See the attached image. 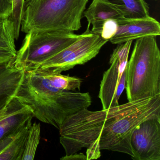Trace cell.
I'll list each match as a JSON object with an SVG mask.
<instances>
[{"label": "cell", "mask_w": 160, "mask_h": 160, "mask_svg": "<svg viewBox=\"0 0 160 160\" xmlns=\"http://www.w3.org/2000/svg\"><path fill=\"white\" fill-rule=\"evenodd\" d=\"M33 117L32 110L27 107L20 112L0 120V140L17 133L25 125L31 122Z\"/></svg>", "instance_id": "4fadbf2b"}, {"label": "cell", "mask_w": 160, "mask_h": 160, "mask_svg": "<svg viewBox=\"0 0 160 160\" xmlns=\"http://www.w3.org/2000/svg\"><path fill=\"white\" fill-rule=\"evenodd\" d=\"M81 34L58 31L30 32L13 61L25 72L39 69L48 59L79 39Z\"/></svg>", "instance_id": "5b68a950"}, {"label": "cell", "mask_w": 160, "mask_h": 160, "mask_svg": "<svg viewBox=\"0 0 160 160\" xmlns=\"http://www.w3.org/2000/svg\"><path fill=\"white\" fill-rule=\"evenodd\" d=\"M83 17L88 20L87 29H90L91 25L93 33L100 35L104 22L108 19L119 20L125 17V14L118 6L107 0H92L89 8L84 11Z\"/></svg>", "instance_id": "30bf717a"}, {"label": "cell", "mask_w": 160, "mask_h": 160, "mask_svg": "<svg viewBox=\"0 0 160 160\" xmlns=\"http://www.w3.org/2000/svg\"><path fill=\"white\" fill-rule=\"evenodd\" d=\"M13 11V0H0V19L10 18Z\"/></svg>", "instance_id": "44dd1931"}, {"label": "cell", "mask_w": 160, "mask_h": 160, "mask_svg": "<svg viewBox=\"0 0 160 160\" xmlns=\"http://www.w3.org/2000/svg\"><path fill=\"white\" fill-rule=\"evenodd\" d=\"M60 159L61 160H87V156L81 152L78 153V152H76L68 156L65 155L62 157Z\"/></svg>", "instance_id": "cb8c5ba5"}, {"label": "cell", "mask_w": 160, "mask_h": 160, "mask_svg": "<svg viewBox=\"0 0 160 160\" xmlns=\"http://www.w3.org/2000/svg\"><path fill=\"white\" fill-rule=\"evenodd\" d=\"M27 107L28 106L23 104L17 98L15 97L7 107L0 111V120L6 117L20 112Z\"/></svg>", "instance_id": "d6986e66"}, {"label": "cell", "mask_w": 160, "mask_h": 160, "mask_svg": "<svg viewBox=\"0 0 160 160\" xmlns=\"http://www.w3.org/2000/svg\"><path fill=\"white\" fill-rule=\"evenodd\" d=\"M41 127L40 123L32 124L28 132L24 153L21 160H32L35 157L36 150L41 139Z\"/></svg>", "instance_id": "e0dca14e"}, {"label": "cell", "mask_w": 160, "mask_h": 160, "mask_svg": "<svg viewBox=\"0 0 160 160\" xmlns=\"http://www.w3.org/2000/svg\"><path fill=\"white\" fill-rule=\"evenodd\" d=\"M31 125V122L18 132L11 143L0 153V160H21L28 132Z\"/></svg>", "instance_id": "5bb4252c"}, {"label": "cell", "mask_w": 160, "mask_h": 160, "mask_svg": "<svg viewBox=\"0 0 160 160\" xmlns=\"http://www.w3.org/2000/svg\"><path fill=\"white\" fill-rule=\"evenodd\" d=\"M128 62V60H113L109 62V69L103 74L98 95L102 109L119 105L120 97L126 87Z\"/></svg>", "instance_id": "ba28073f"}, {"label": "cell", "mask_w": 160, "mask_h": 160, "mask_svg": "<svg viewBox=\"0 0 160 160\" xmlns=\"http://www.w3.org/2000/svg\"><path fill=\"white\" fill-rule=\"evenodd\" d=\"M15 31L10 18L0 19V65L14 60L17 51Z\"/></svg>", "instance_id": "7c38bea8"}, {"label": "cell", "mask_w": 160, "mask_h": 160, "mask_svg": "<svg viewBox=\"0 0 160 160\" xmlns=\"http://www.w3.org/2000/svg\"><path fill=\"white\" fill-rule=\"evenodd\" d=\"M15 97L32 109L33 117L58 130L68 117L88 108L92 103L88 92L62 91L53 87L40 68L25 72Z\"/></svg>", "instance_id": "7a4b0ae2"}, {"label": "cell", "mask_w": 160, "mask_h": 160, "mask_svg": "<svg viewBox=\"0 0 160 160\" xmlns=\"http://www.w3.org/2000/svg\"><path fill=\"white\" fill-rule=\"evenodd\" d=\"M131 144L134 160H160V118L144 121L134 130Z\"/></svg>", "instance_id": "52a82bcc"}, {"label": "cell", "mask_w": 160, "mask_h": 160, "mask_svg": "<svg viewBox=\"0 0 160 160\" xmlns=\"http://www.w3.org/2000/svg\"><path fill=\"white\" fill-rule=\"evenodd\" d=\"M13 61L0 65V111L15 97L25 75Z\"/></svg>", "instance_id": "8fae6325"}, {"label": "cell", "mask_w": 160, "mask_h": 160, "mask_svg": "<svg viewBox=\"0 0 160 160\" xmlns=\"http://www.w3.org/2000/svg\"><path fill=\"white\" fill-rule=\"evenodd\" d=\"M13 11L10 19L14 26L16 39L18 40L21 29V22L24 14L27 0H13Z\"/></svg>", "instance_id": "ac0fdd59"}, {"label": "cell", "mask_w": 160, "mask_h": 160, "mask_svg": "<svg viewBox=\"0 0 160 160\" xmlns=\"http://www.w3.org/2000/svg\"><path fill=\"white\" fill-rule=\"evenodd\" d=\"M155 1H157V0H155Z\"/></svg>", "instance_id": "d4e9b609"}, {"label": "cell", "mask_w": 160, "mask_h": 160, "mask_svg": "<svg viewBox=\"0 0 160 160\" xmlns=\"http://www.w3.org/2000/svg\"><path fill=\"white\" fill-rule=\"evenodd\" d=\"M87 148L88 149L86 152L87 160L97 159L101 157V149L98 141H94Z\"/></svg>", "instance_id": "7402d4cb"}, {"label": "cell", "mask_w": 160, "mask_h": 160, "mask_svg": "<svg viewBox=\"0 0 160 160\" xmlns=\"http://www.w3.org/2000/svg\"><path fill=\"white\" fill-rule=\"evenodd\" d=\"M18 132L14 134L2 138L1 140H0V153L11 143V141L16 136Z\"/></svg>", "instance_id": "603a6c76"}, {"label": "cell", "mask_w": 160, "mask_h": 160, "mask_svg": "<svg viewBox=\"0 0 160 160\" xmlns=\"http://www.w3.org/2000/svg\"><path fill=\"white\" fill-rule=\"evenodd\" d=\"M108 42L99 34L87 29L79 39L48 59L40 68L61 73L95 58Z\"/></svg>", "instance_id": "8992f818"}, {"label": "cell", "mask_w": 160, "mask_h": 160, "mask_svg": "<svg viewBox=\"0 0 160 160\" xmlns=\"http://www.w3.org/2000/svg\"><path fill=\"white\" fill-rule=\"evenodd\" d=\"M47 78L54 88L62 91H71L80 89L81 80L77 78L63 75L43 69Z\"/></svg>", "instance_id": "2e32d148"}, {"label": "cell", "mask_w": 160, "mask_h": 160, "mask_svg": "<svg viewBox=\"0 0 160 160\" xmlns=\"http://www.w3.org/2000/svg\"><path fill=\"white\" fill-rule=\"evenodd\" d=\"M118 6L126 18H137L149 16L148 5L144 0H107Z\"/></svg>", "instance_id": "9a60e30c"}, {"label": "cell", "mask_w": 160, "mask_h": 160, "mask_svg": "<svg viewBox=\"0 0 160 160\" xmlns=\"http://www.w3.org/2000/svg\"><path fill=\"white\" fill-rule=\"evenodd\" d=\"M118 29L117 21L108 19L104 22L100 32V36L104 40L109 41L114 37Z\"/></svg>", "instance_id": "ffe728a7"}, {"label": "cell", "mask_w": 160, "mask_h": 160, "mask_svg": "<svg viewBox=\"0 0 160 160\" xmlns=\"http://www.w3.org/2000/svg\"><path fill=\"white\" fill-rule=\"evenodd\" d=\"M128 102L160 95V52L156 37L137 39L127 64Z\"/></svg>", "instance_id": "277c9868"}, {"label": "cell", "mask_w": 160, "mask_h": 160, "mask_svg": "<svg viewBox=\"0 0 160 160\" xmlns=\"http://www.w3.org/2000/svg\"><path fill=\"white\" fill-rule=\"evenodd\" d=\"M117 23V32L109 40L114 44L122 43L146 36L157 37L160 35V23L149 16L137 18L123 17L118 20Z\"/></svg>", "instance_id": "9c48e42d"}, {"label": "cell", "mask_w": 160, "mask_h": 160, "mask_svg": "<svg viewBox=\"0 0 160 160\" xmlns=\"http://www.w3.org/2000/svg\"><path fill=\"white\" fill-rule=\"evenodd\" d=\"M160 118V95L107 109L84 108L68 117L59 129L60 142L65 156L88 148L98 140L100 149L133 156L131 144L136 127L146 120Z\"/></svg>", "instance_id": "6da1fadb"}, {"label": "cell", "mask_w": 160, "mask_h": 160, "mask_svg": "<svg viewBox=\"0 0 160 160\" xmlns=\"http://www.w3.org/2000/svg\"><path fill=\"white\" fill-rule=\"evenodd\" d=\"M88 0H27L21 30L72 32L81 28Z\"/></svg>", "instance_id": "3957f363"}]
</instances>
